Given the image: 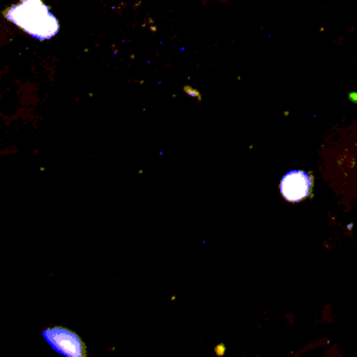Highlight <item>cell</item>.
<instances>
[{
    "label": "cell",
    "instance_id": "obj_2",
    "mask_svg": "<svg viewBox=\"0 0 357 357\" xmlns=\"http://www.w3.org/2000/svg\"><path fill=\"white\" fill-rule=\"evenodd\" d=\"M43 339L47 344L59 354L66 357H82L84 356V343L78 335L64 328H47L42 332Z\"/></svg>",
    "mask_w": 357,
    "mask_h": 357
},
{
    "label": "cell",
    "instance_id": "obj_3",
    "mask_svg": "<svg viewBox=\"0 0 357 357\" xmlns=\"http://www.w3.org/2000/svg\"><path fill=\"white\" fill-rule=\"evenodd\" d=\"M311 176L304 170H289L284 173L279 183V191L282 197L289 202H298L310 195Z\"/></svg>",
    "mask_w": 357,
    "mask_h": 357
},
{
    "label": "cell",
    "instance_id": "obj_1",
    "mask_svg": "<svg viewBox=\"0 0 357 357\" xmlns=\"http://www.w3.org/2000/svg\"><path fill=\"white\" fill-rule=\"evenodd\" d=\"M4 18L36 40H49L60 31L57 17L43 0H18L4 11Z\"/></svg>",
    "mask_w": 357,
    "mask_h": 357
}]
</instances>
